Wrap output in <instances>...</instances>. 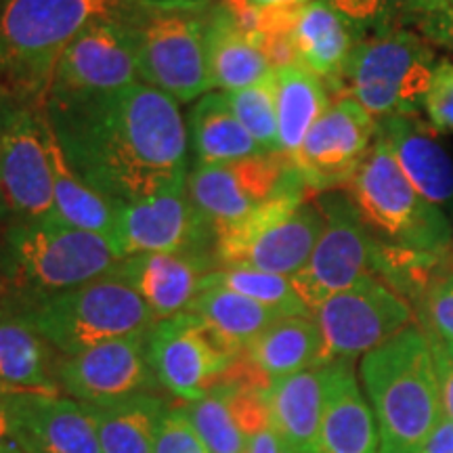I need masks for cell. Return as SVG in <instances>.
Here are the masks:
<instances>
[{
	"mask_svg": "<svg viewBox=\"0 0 453 453\" xmlns=\"http://www.w3.org/2000/svg\"><path fill=\"white\" fill-rule=\"evenodd\" d=\"M217 263L194 254H134L111 271L130 283L157 321L187 313L200 292L202 280L212 273Z\"/></svg>",
	"mask_w": 453,
	"mask_h": 453,
	"instance_id": "ffe728a7",
	"label": "cell"
},
{
	"mask_svg": "<svg viewBox=\"0 0 453 453\" xmlns=\"http://www.w3.org/2000/svg\"><path fill=\"white\" fill-rule=\"evenodd\" d=\"M124 11L127 0H0V90L47 105L65 49Z\"/></svg>",
	"mask_w": 453,
	"mask_h": 453,
	"instance_id": "3957f363",
	"label": "cell"
},
{
	"mask_svg": "<svg viewBox=\"0 0 453 453\" xmlns=\"http://www.w3.org/2000/svg\"><path fill=\"white\" fill-rule=\"evenodd\" d=\"M327 3H332V0H327Z\"/></svg>",
	"mask_w": 453,
	"mask_h": 453,
	"instance_id": "f907efd6",
	"label": "cell"
},
{
	"mask_svg": "<svg viewBox=\"0 0 453 453\" xmlns=\"http://www.w3.org/2000/svg\"><path fill=\"white\" fill-rule=\"evenodd\" d=\"M376 133L372 113L342 97L313 124L290 162L315 196L347 187L370 154Z\"/></svg>",
	"mask_w": 453,
	"mask_h": 453,
	"instance_id": "5bb4252c",
	"label": "cell"
},
{
	"mask_svg": "<svg viewBox=\"0 0 453 453\" xmlns=\"http://www.w3.org/2000/svg\"><path fill=\"white\" fill-rule=\"evenodd\" d=\"M202 286L226 288V290L242 294V296L250 298L283 317L313 315L298 298L290 277L254 269H214L212 273L203 277Z\"/></svg>",
	"mask_w": 453,
	"mask_h": 453,
	"instance_id": "d6a6232c",
	"label": "cell"
},
{
	"mask_svg": "<svg viewBox=\"0 0 453 453\" xmlns=\"http://www.w3.org/2000/svg\"><path fill=\"white\" fill-rule=\"evenodd\" d=\"M275 101L280 150L290 156L327 111L330 99L321 78L300 65H286L275 70Z\"/></svg>",
	"mask_w": 453,
	"mask_h": 453,
	"instance_id": "4dcf8cb0",
	"label": "cell"
},
{
	"mask_svg": "<svg viewBox=\"0 0 453 453\" xmlns=\"http://www.w3.org/2000/svg\"><path fill=\"white\" fill-rule=\"evenodd\" d=\"M416 453H453V420L443 418Z\"/></svg>",
	"mask_w": 453,
	"mask_h": 453,
	"instance_id": "7bdbcfd3",
	"label": "cell"
},
{
	"mask_svg": "<svg viewBox=\"0 0 453 453\" xmlns=\"http://www.w3.org/2000/svg\"><path fill=\"white\" fill-rule=\"evenodd\" d=\"M326 401V365L275 380L267 390L271 428L294 453H311Z\"/></svg>",
	"mask_w": 453,
	"mask_h": 453,
	"instance_id": "cb8c5ba5",
	"label": "cell"
},
{
	"mask_svg": "<svg viewBox=\"0 0 453 453\" xmlns=\"http://www.w3.org/2000/svg\"><path fill=\"white\" fill-rule=\"evenodd\" d=\"M17 445H26V439L17 416L15 395L0 388V451Z\"/></svg>",
	"mask_w": 453,
	"mask_h": 453,
	"instance_id": "b9f144b4",
	"label": "cell"
},
{
	"mask_svg": "<svg viewBox=\"0 0 453 453\" xmlns=\"http://www.w3.org/2000/svg\"><path fill=\"white\" fill-rule=\"evenodd\" d=\"M47 105L0 90V223L53 214Z\"/></svg>",
	"mask_w": 453,
	"mask_h": 453,
	"instance_id": "30bf717a",
	"label": "cell"
},
{
	"mask_svg": "<svg viewBox=\"0 0 453 453\" xmlns=\"http://www.w3.org/2000/svg\"><path fill=\"white\" fill-rule=\"evenodd\" d=\"M50 170H53V214L76 229L104 235L118 246V203L84 185L67 164L53 128L49 134ZM120 250V248H118Z\"/></svg>",
	"mask_w": 453,
	"mask_h": 453,
	"instance_id": "f546056e",
	"label": "cell"
},
{
	"mask_svg": "<svg viewBox=\"0 0 453 453\" xmlns=\"http://www.w3.org/2000/svg\"><path fill=\"white\" fill-rule=\"evenodd\" d=\"M430 347H433L434 367L439 376L441 403H443V416L453 420V357L447 350L445 342L434 332H428Z\"/></svg>",
	"mask_w": 453,
	"mask_h": 453,
	"instance_id": "ab89813d",
	"label": "cell"
},
{
	"mask_svg": "<svg viewBox=\"0 0 453 453\" xmlns=\"http://www.w3.org/2000/svg\"><path fill=\"white\" fill-rule=\"evenodd\" d=\"M243 453H294L273 428L254 434Z\"/></svg>",
	"mask_w": 453,
	"mask_h": 453,
	"instance_id": "ee69618b",
	"label": "cell"
},
{
	"mask_svg": "<svg viewBox=\"0 0 453 453\" xmlns=\"http://www.w3.org/2000/svg\"><path fill=\"white\" fill-rule=\"evenodd\" d=\"M445 342V340H443ZM445 347H447V350H449V355L453 357V342H445Z\"/></svg>",
	"mask_w": 453,
	"mask_h": 453,
	"instance_id": "c3c4849f",
	"label": "cell"
},
{
	"mask_svg": "<svg viewBox=\"0 0 453 453\" xmlns=\"http://www.w3.org/2000/svg\"><path fill=\"white\" fill-rule=\"evenodd\" d=\"M7 294V281H4V275H3V267H0V298Z\"/></svg>",
	"mask_w": 453,
	"mask_h": 453,
	"instance_id": "7dc6e473",
	"label": "cell"
},
{
	"mask_svg": "<svg viewBox=\"0 0 453 453\" xmlns=\"http://www.w3.org/2000/svg\"><path fill=\"white\" fill-rule=\"evenodd\" d=\"M229 105L234 107L237 120L257 141L265 154H281L280 127H277V101H275V70L267 81L254 84L250 88L225 93Z\"/></svg>",
	"mask_w": 453,
	"mask_h": 453,
	"instance_id": "836d02e7",
	"label": "cell"
},
{
	"mask_svg": "<svg viewBox=\"0 0 453 453\" xmlns=\"http://www.w3.org/2000/svg\"><path fill=\"white\" fill-rule=\"evenodd\" d=\"M154 453H211L189 422L183 405H170L157 430Z\"/></svg>",
	"mask_w": 453,
	"mask_h": 453,
	"instance_id": "8d00e7d4",
	"label": "cell"
},
{
	"mask_svg": "<svg viewBox=\"0 0 453 453\" xmlns=\"http://www.w3.org/2000/svg\"><path fill=\"white\" fill-rule=\"evenodd\" d=\"M376 418L355 378L353 361L326 365V401L319 434L311 453H378Z\"/></svg>",
	"mask_w": 453,
	"mask_h": 453,
	"instance_id": "44dd1931",
	"label": "cell"
},
{
	"mask_svg": "<svg viewBox=\"0 0 453 453\" xmlns=\"http://www.w3.org/2000/svg\"><path fill=\"white\" fill-rule=\"evenodd\" d=\"M248 359L271 382L321 365L324 338L315 317H280L243 349Z\"/></svg>",
	"mask_w": 453,
	"mask_h": 453,
	"instance_id": "4316f807",
	"label": "cell"
},
{
	"mask_svg": "<svg viewBox=\"0 0 453 453\" xmlns=\"http://www.w3.org/2000/svg\"><path fill=\"white\" fill-rule=\"evenodd\" d=\"M424 110L437 133H453V64L441 61L433 72L428 93L424 95Z\"/></svg>",
	"mask_w": 453,
	"mask_h": 453,
	"instance_id": "74e56055",
	"label": "cell"
},
{
	"mask_svg": "<svg viewBox=\"0 0 453 453\" xmlns=\"http://www.w3.org/2000/svg\"><path fill=\"white\" fill-rule=\"evenodd\" d=\"M313 317L324 338L321 365L338 359L353 361L416 324L410 303L373 275L334 294Z\"/></svg>",
	"mask_w": 453,
	"mask_h": 453,
	"instance_id": "7c38bea8",
	"label": "cell"
},
{
	"mask_svg": "<svg viewBox=\"0 0 453 453\" xmlns=\"http://www.w3.org/2000/svg\"><path fill=\"white\" fill-rule=\"evenodd\" d=\"M257 9H286V7H304L311 0H248Z\"/></svg>",
	"mask_w": 453,
	"mask_h": 453,
	"instance_id": "f6af8a7d",
	"label": "cell"
},
{
	"mask_svg": "<svg viewBox=\"0 0 453 453\" xmlns=\"http://www.w3.org/2000/svg\"><path fill=\"white\" fill-rule=\"evenodd\" d=\"M317 203L326 217V229L307 265L290 277L298 298L311 313L334 294L373 275L378 252V242L367 234L350 197L326 191L317 197Z\"/></svg>",
	"mask_w": 453,
	"mask_h": 453,
	"instance_id": "8fae6325",
	"label": "cell"
},
{
	"mask_svg": "<svg viewBox=\"0 0 453 453\" xmlns=\"http://www.w3.org/2000/svg\"><path fill=\"white\" fill-rule=\"evenodd\" d=\"M347 187L364 225L395 242V248L426 254L451 243L449 220L437 203L418 194L378 133L370 154Z\"/></svg>",
	"mask_w": 453,
	"mask_h": 453,
	"instance_id": "ba28073f",
	"label": "cell"
},
{
	"mask_svg": "<svg viewBox=\"0 0 453 453\" xmlns=\"http://www.w3.org/2000/svg\"><path fill=\"white\" fill-rule=\"evenodd\" d=\"M57 378L61 390L88 405L160 393L162 388L150 364L147 332L110 340L78 355H61Z\"/></svg>",
	"mask_w": 453,
	"mask_h": 453,
	"instance_id": "9a60e30c",
	"label": "cell"
},
{
	"mask_svg": "<svg viewBox=\"0 0 453 453\" xmlns=\"http://www.w3.org/2000/svg\"><path fill=\"white\" fill-rule=\"evenodd\" d=\"M183 410L211 453H243L250 439L237 426L229 401L223 390H212L197 401H189Z\"/></svg>",
	"mask_w": 453,
	"mask_h": 453,
	"instance_id": "e575fe53",
	"label": "cell"
},
{
	"mask_svg": "<svg viewBox=\"0 0 453 453\" xmlns=\"http://www.w3.org/2000/svg\"><path fill=\"white\" fill-rule=\"evenodd\" d=\"M350 27L327 0H311L300 11L292 32L296 65L321 81L340 82L350 50L355 49Z\"/></svg>",
	"mask_w": 453,
	"mask_h": 453,
	"instance_id": "d4e9b609",
	"label": "cell"
},
{
	"mask_svg": "<svg viewBox=\"0 0 453 453\" xmlns=\"http://www.w3.org/2000/svg\"><path fill=\"white\" fill-rule=\"evenodd\" d=\"M124 257L104 235L76 229L55 214L7 225L0 246L7 294L36 300L111 273Z\"/></svg>",
	"mask_w": 453,
	"mask_h": 453,
	"instance_id": "277c9868",
	"label": "cell"
},
{
	"mask_svg": "<svg viewBox=\"0 0 453 453\" xmlns=\"http://www.w3.org/2000/svg\"><path fill=\"white\" fill-rule=\"evenodd\" d=\"M416 26L420 27L422 36L428 42L453 50V7H449V4L437 11H430Z\"/></svg>",
	"mask_w": 453,
	"mask_h": 453,
	"instance_id": "60d3db41",
	"label": "cell"
},
{
	"mask_svg": "<svg viewBox=\"0 0 453 453\" xmlns=\"http://www.w3.org/2000/svg\"><path fill=\"white\" fill-rule=\"evenodd\" d=\"M187 139L196 166H219L265 154L237 120L225 93H206L196 101L187 118Z\"/></svg>",
	"mask_w": 453,
	"mask_h": 453,
	"instance_id": "484cf974",
	"label": "cell"
},
{
	"mask_svg": "<svg viewBox=\"0 0 453 453\" xmlns=\"http://www.w3.org/2000/svg\"><path fill=\"white\" fill-rule=\"evenodd\" d=\"M288 164V154H263L219 166H196L187 177V196L220 234L246 220L273 196Z\"/></svg>",
	"mask_w": 453,
	"mask_h": 453,
	"instance_id": "ac0fdd59",
	"label": "cell"
},
{
	"mask_svg": "<svg viewBox=\"0 0 453 453\" xmlns=\"http://www.w3.org/2000/svg\"><path fill=\"white\" fill-rule=\"evenodd\" d=\"M15 407L26 443L36 453H104L87 403L61 395H15Z\"/></svg>",
	"mask_w": 453,
	"mask_h": 453,
	"instance_id": "7402d4cb",
	"label": "cell"
},
{
	"mask_svg": "<svg viewBox=\"0 0 453 453\" xmlns=\"http://www.w3.org/2000/svg\"><path fill=\"white\" fill-rule=\"evenodd\" d=\"M15 300L50 347L64 357L110 340L145 334L157 321L139 292L113 273L44 298Z\"/></svg>",
	"mask_w": 453,
	"mask_h": 453,
	"instance_id": "52a82bcc",
	"label": "cell"
},
{
	"mask_svg": "<svg viewBox=\"0 0 453 453\" xmlns=\"http://www.w3.org/2000/svg\"><path fill=\"white\" fill-rule=\"evenodd\" d=\"M396 164L422 197L433 203L453 197V162L445 150L410 116H387L378 124Z\"/></svg>",
	"mask_w": 453,
	"mask_h": 453,
	"instance_id": "603a6c76",
	"label": "cell"
},
{
	"mask_svg": "<svg viewBox=\"0 0 453 453\" xmlns=\"http://www.w3.org/2000/svg\"><path fill=\"white\" fill-rule=\"evenodd\" d=\"M147 353L160 387L185 403L212 393L237 355L189 311L156 321L147 332Z\"/></svg>",
	"mask_w": 453,
	"mask_h": 453,
	"instance_id": "4fadbf2b",
	"label": "cell"
},
{
	"mask_svg": "<svg viewBox=\"0 0 453 453\" xmlns=\"http://www.w3.org/2000/svg\"><path fill=\"white\" fill-rule=\"evenodd\" d=\"M118 248L122 257L168 252L214 260L217 231L187 196L177 194L118 206ZM217 263V260H214Z\"/></svg>",
	"mask_w": 453,
	"mask_h": 453,
	"instance_id": "2e32d148",
	"label": "cell"
},
{
	"mask_svg": "<svg viewBox=\"0 0 453 453\" xmlns=\"http://www.w3.org/2000/svg\"><path fill=\"white\" fill-rule=\"evenodd\" d=\"M208 61L212 84L220 93L250 88L273 73L275 67L252 42L248 34L235 26L223 4H212L208 26Z\"/></svg>",
	"mask_w": 453,
	"mask_h": 453,
	"instance_id": "83f0119b",
	"label": "cell"
},
{
	"mask_svg": "<svg viewBox=\"0 0 453 453\" xmlns=\"http://www.w3.org/2000/svg\"><path fill=\"white\" fill-rule=\"evenodd\" d=\"M445 3H447V4H449V7H453V0H445Z\"/></svg>",
	"mask_w": 453,
	"mask_h": 453,
	"instance_id": "681fc988",
	"label": "cell"
},
{
	"mask_svg": "<svg viewBox=\"0 0 453 453\" xmlns=\"http://www.w3.org/2000/svg\"><path fill=\"white\" fill-rule=\"evenodd\" d=\"M309 194L313 191L290 162L267 202L240 225L217 234V267L296 275L326 229L324 212Z\"/></svg>",
	"mask_w": 453,
	"mask_h": 453,
	"instance_id": "5b68a950",
	"label": "cell"
},
{
	"mask_svg": "<svg viewBox=\"0 0 453 453\" xmlns=\"http://www.w3.org/2000/svg\"><path fill=\"white\" fill-rule=\"evenodd\" d=\"M88 407L97 422L104 453H154L157 430L170 403L160 393H145Z\"/></svg>",
	"mask_w": 453,
	"mask_h": 453,
	"instance_id": "f1b7e54d",
	"label": "cell"
},
{
	"mask_svg": "<svg viewBox=\"0 0 453 453\" xmlns=\"http://www.w3.org/2000/svg\"><path fill=\"white\" fill-rule=\"evenodd\" d=\"M434 53L411 30H388L355 44L340 82L372 116H411L433 82Z\"/></svg>",
	"mask_w": 453,
	"mask_h": 453,
	"instance_id": "9c48e42d",
	"label": "cell"
},
{
	"mask_svg": "<svg viewBox=\"0 0 453 453\" xmlns=\"http://www.w3.org/2000/svg\"><path fill=\"white\" fill-rule=\"evenodd\" d=\"M424 313L430 324V332L445 342H453V271L434 277L424 296Z\"/></svg>",
	"mask_w": 453,
	"mask_h": 453,
	"instance_id": "f35d334b",
	"label": "cell"
},
{
	"mask_svg": "<svg viewBox=\"0 0 453 453\" xmlns=\"http://www.w3.org/2000/svg\"><path fill=\"white\" fill-rule=\"evenodd\" d=\"M189 313L202 317L234 353L246 349L258 334L283 317L220 286H200Z\"/></svg>",
	"mask_w": 453,
	"mask_h": 453,
	"instance_id": "1f68e13d",
	"label": "cell"
},
{
	"mask_svg": "<svg viewBox=\"0 0 453 453\" xmlns=\"http://www.w3.org/2000/svg\"><path fill=\"white\" fill-rule=\"evenodd\" d=\"M47 120L84 185L113 203L187 187V124L177 101L150 84L47 99Z\"/></svg>",
	"mask_w": 453,
	"mask_h": 453,
	"instance_id": "6da1fadb",
	"label": "cell"
},
{
	"mask_svg": "<svg viewBox=\"0 0 453 453\" xmlns=\"http://www.w3.org/2000/svg\"><path fill=\"white\" fill-rule=\"evenodd\" d=\"M350 26H388L390 21H418L430 11L445 7V0H332Z\"/></svg>",
	"mask_w": 453,
	"mask_h": 453,
	"instance_id": "d590c367",
	"label": "cell"
},
{
	"mask_svg": "<svg viewBox=\"0 0 453 453\" xmlns=\"http://www.w3.org/2000/svg\"><path fill=\"white\" fill-rule=\"evenodd\" d=\"M0 453H36L32 449L30 445H17V447H9V449H4V451H0Z\"/></svg>",
	"mask_w": 453,
	"mask_h": 453,
	"instance_id": "bcb514c9",
	"label": "cell"
},
{
	"mask_svg": "<svg viewBox=\"0 0 453 453\" xmlns=\"http://www.w3.org/2000/svg\"><path fill=\"white\" fill-rule=\"evenodd\" d=\"M211 13L212 4L202 0H145L130 9L127 21L134 32L143 84L183 104L211 93Z\"/></svg>",
	"mask_w": 453,
	"mask_h": 453,
	"instance_id": "8992f818",
	"label": "cell"
},
{
	"mask_svg": "<svg viewBox=\"0 0 453 453\" xmlns=\"http://www.w3.org/2000/svg\"><path fill=\"white\" fill-rule=\"evenodd\" d=\"M137 42L127 19L113 17L88 26L57 64L50 95H95L139 82Z\"/></svg>",
	"mask_w": 453,
	"mask_h": 453,
	"instance_id": "e0dca14e",
	"label": "cell"
},
{
	"mask_svg": "<svg viewBox=\"0 0 453 453\" xmlns=\"http://www.w3.org/2000/svg\"><path fill=\"white\" fill-rule=\"evenodd\" d=\"M59 357L11 294L0 298V388L15 395H61Z\"/></svg>",
	"mask_w": 453,
	"mask_h": 453,
	"instance_id": "d6986e66",
	"label": "cell"
},
{
	"mask_svg": "<svg viewBox=\"0 0 453 453\" xmlns=\"http://www.w3.org/2000/svg\"><path fill=\"white\" fill-rule=\"evenodd\" d=\"M380 451L416 453L443 420L439 376L428 332L416 324L361 359Z\"/></svg>",
	"mask_w": 453,
	"mask_h": 453,
	"instance_id": "7a4b0ae2",
	"label": "cell"
}]
</instances>
